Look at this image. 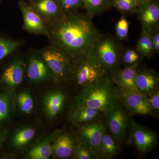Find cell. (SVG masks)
<instances>
[{
	"label": "cell",
	"mask_w": 159,
	"mask_h": 159,
	"mask_svg": "<svg viewBox=\"0 0 159 159\" xmlns=\"http://www.w3.org/2000/svg\"><path fill=\"white\" fill-rule=\"evenodd\" d=\"M80 125L79 133L82 142L93 152L98 159H102L101 139L102 134L106 129L104 123L96 119L89 123Z\"/></svg>",
	"instance_id": "9"
},
{
	"label": "cell",
	"mask_w": 159,
	"mask_h": 159,
	"mask_svg": "<svg viewBox=\"0 0 159 159\" xmlns=\"http://www.w3.org/2000/svg\"><path fill=\"white\" fill-rule=\"evenodd\" d=\"M35 131L33 128H26L20 131L13 137V144L20 146L27 144L35 135Z\"/></svg>",
	"instance_id": "28"
},
{
	"label": "cell",
	"mask_w": 159,
	"mask_h": 159,
	"mask_svg": "<svg viewBox=\"0 0 159 159\" xmlns=\"http://www.w3.org/2000/svg\"><path fill=\"white\" fill-rule=\"evenodd\" d=\"M113 7L122 14H132L136 13L138 5L135 0H111Z\"/></svg>",
	"instance_id": "26"
},
{
	"label": "cell",
	"mask_w": 159,
	"mask_h": 159,
	"mask_svg": "<svg viewBox=\"0 0 159 159\" xmlns=\"http://www.w3.org/2000/svg\"><path fill=\"white\" fill-rule=\"evenodd\" d=\"M25 41L9 37L0 32V61L19 51Z\"/></svg>",
	"instance_id": "19"
},
{
	"label": "cell",
	"mask_w": 159,
	"mask_h": 159,
	"mask_svg": "<svg viewBox=\"0 0 159 159\" xmlns=\"http://www.w3.org/2000/svg\"><path fill=\"white\" fill-rule=\"evenodd\" d=\"M75 152L76 159H98L93 152L82 141L77 145Z\"/></svg>",
	"instance_id": "31"
},
{
	"label": "cell",
	"mask_w": 159,
	"mask_h": 159,
	"mask_svg": "<svg viewBox=\"0 0 159 159\" xmlns=\"http://www.w3.org/2000/svg\"><path fill=\"white\" fill-rule=\"evenodd\" d=\"M102 114L98 110L87 107H78L74 108L71 118L77 124L83 125L97 119Z\"/></svg>",
	"instance_id": "20"
},
{
	"label": "cell",
	"mask_w": 159,
	"mask_h": 159,
	"mask_svg": "<svg viewBox=\"0 0 159 159\" xmlns=\"http://www.w3.org/2000/svg\"><path fill=\"white\" fill-rule=\"evenodd\" d=\"M116 99L129 113L135 116H153L147 97L139 91L131 90L114 84Z\"/></svg>",
	"instance_id": "7"
},
{
	"label": "cell",
	"mask_w": 159,
	"mask_h": 159,
	"mask_svg": "<svg viewBox=\"0 0 159 159\" xmlns=\"http://www.w3.org/2000/svg\"><path fill=\"white\" fill-rule=\"evenodd\" d=\"M39 51L54 80L62 82L69 80L73 61L67 54L50 44Z\"/></svg>",
	"instance_id": "4"
},
{
	"label": "cell",
	"mask_w": 159,
	"mask_h": 159,
	"mask_svg": "<svg viewBox=\"0 0 159 159\" xmlns=\"http://www.w3.org/2000/svg\"><path fill=\"white\" fill-rule=\"evenodd\" d=\"M123 49L116 37L110 34H102L94 44L89 57L111 76L120 68Z\"/></svg>",
	"instance_id": "2"
},
{
	"label": "cell",
	"mask_w": 159,
	"mask_h": 159,
	"mask_svg": "<svg viewBox=\"0 0 159 159\" xmlns=\"http://www.w3.org/2000/svg\"><path fill=\"white\" fill-rule=\"evenodd\" d=\"M27 58V61L25 60V74L30 81L39 83L53 79L39 50H30L28 52Z\"/></svg>",
	"instance_id": "8"
},
{
	"label": "cell",
	"mask_w": 159,
	"mask_h": 159,
	"mask_svg": "<svg viewBox=\"0 0 159 159\" xmlns=\"http://www.w3.org/2000/svg\"><path fill=\"white\" fill-rule=\"evenodd\" d=\"M137 68L136 67L119 68L111 76L114 84L127 89L138 91L135 80Z\"/></svg>",
	"instance_id": "17"
},
{
	"label": "cell",
	"mask_w": 159,
	"mask_h": 159,
	"mask_svg": "<svg viewBox=\"0 0 159 159\" xmlns=\"http://www.w3.org/2000/svg\"><path fill=\"white\" fill-rule=\"evenodd\" d=\"M129 25L125 15L122 14L116 25V36L119 40H128Z\"/></svg>",
	"instance_id": "27"
},
{
	"label": "cell",
	"mask_w": 159,
	"mask_h": 159,
	"mask_svg": "<svg viewBox=\"0 0 159 159\" xmlns=\"http://www.w3.org/2000/svg\"><path fill=\"white\" fill-rule=\"evenodd\" d=\"M121 145L106 129L102 134L101 142V150L102 159H109L116 155L120 150Z\"/></svg>",
	"instance_id": "21"
},
{
	"label": "cell",
	"mask_w": 159,
	"mask_h": 159,
	"mask_svg": "<svg viewBox=\"0 0 159 159\" xmlns=\"http://www.w3.org/2000/svg\"><path fill=\"white\" fill-rule=\"evenodd\" d=\"M25 60L21 54H17L2 70L0 83L7 89H12L22 82L25 75Z\"/></svg>",
	"instance_id": "11"
},
{
	"label": "cell",
	"mask_w": 159,
	"mask_h": 159,
	"mask_svg": "<svg viewBox=\"0 0 159 159\" xmlns=\"http://www.w3.org/2000/svg\"><path fill=\"white\" fill-rule=\"evenodd\" d=\"M151 39L154 54L159 53V28L153 30L150 33Z\"/></svg>",
	"instance_id": "34"
},
{
	"label": "cell",
	"mask_w": 159,
	"mask_h": 159,
	"mask_svg": "<svg viewBox=\"0 0 159 159\" xmlns=\"http://www.w3.org/2000/svg\"><path fill=\"white\" fill-rule=\"evenodd\" d=\"M52 153V148L48 142L41 143L32 148L29 152L32 159H48Z\"/></svg>",
	"instance_id": "25"
},
{
	"label": "cell",
	"mask_w": 159,
	"mask_h": 159,
	"mask_svg": "<svg viewBox=\"0 0 159 159\" xmlns=\"http://www.w3.org/2000/svg\"><path fill=\"white\" fill-rule=\"evenodd\" d=\"M0 1H1V0H0Z\"/></svg>",
	"instance_id": "39"
},
{
	"label": "cell",
	"mask_w": 159,
	"mask_h": 159,
	"mask_svg": "<svg viewBox=\"0 0 159 159\" xmlns=\"http://www.w3.org/2000/svg\"><path fill=\"white\" fill-rule=\"evenodd\" d=\"M157 0H146L139 5L136 13L142 30L151 33L159 28V4Z\"/></svg>",
	"instance_id": "13"
},
{
	"label": "cell",
	"mask_w": 159,
	"mask_h": 159,
	"mask_svg": "<svg viewBox=\"0 0 159 159\" xmlns=\"http://www.w3.org/2000/svg\"><path fill=\"white\" fill-rule=\"evenodd\" d=\"M76 146L74 138L66 133L61 134L55 139L52 152L57 157L69 158L75 153Z\"/></svg>",
	"instance_id": "16"
},
{
	"label": "cell",
	"mask_w": 159,
	"mask_h": 159,
	"mask_svg": "<svg viewBox=\"0 0 159 159\" xmlns=\"http://www.w3.org/2000/svg\"><path fill=\"white\" fill-rule=\"evenodd\" d=\"M82 4L86 14L92 18L113 8L111 0H82Z\"/></svg>",
	"instance_id": "22"
},
{
	"label": "cell",
	"mask_w": 159,
	"mask_h": 159,
	"mask_svg": "<svg viewBox=\"0 0 159 159\" xmlns=\"http://www.w3.org/2000/svg\"><path fill=\"white\" fill-rule=\"evenodd\" d=\"M28 3L47 25L58 20L65 14L57 0H29Z\"/></svg>",
	"instance_id": "14"
},
{
	"label": "cell",
	"mask_w": 159,
	"mask_h": 159,
	"mask_svg": "<svg viewBox=\"0 0 159 159\" xmlns=\"http://www.w3.org/2000/svg\"><path fill=\"white\" fill-rule=\"evenodd\" d=\"M135 48L144 58L150 59L153 57L154 52L151 39L150 33L142 30Z\"/></svg>",
	"instance_id": "24"
},
{
	"label": "cell",
	"mask_w": 159,
	"mask_h": 159,
	"mask_svg": "<svg viewBox=\"0 0 159 159\" xmlns=\"http://www.w3.org/2000/svg\"><path fill=\"white\" fill-rule=\"evenodd\" d=\"M65 100V96L61 91H54L48 94L44 101L48 116L54 118L59 114L63 106Z\"/></svg>",
	"instance_id": "18"
},
{
	"label": "cell",
	"mask_w": 159,
	"mask_h": 159,
	"mask_svg": "<svg viewBox=\"0 0 159 159\" xmlns=\"http://www.w3.org/2000/svg\"><path fill=\"white\" fill-rule=\"evenodd\" d=\"M111 76L82 89L75 100V107H87L103 113L116 99Z\"/></svg>",
	"instance_id": "3"
},
{
	"label": "cell",
	"mask_w": 159,
	"mask_h": 159,
	"mask_svg": "<svg viewBox=\"0 0 159 159\" xmlns=\"http://www.w3.org/2000/svg\"><path fill=\"white\" fill-rule=\"evenodd\" d=\"M109 75L90 57L73 61L69 80L82 89L101 81Z\"/></svg>",
	"instance_id": "5"
},
{
	"label": "cell",
	"mask_w": 159,
	"mask_h": 159,
	"mask_svg": "<svg viewBox=\"0 0 159 159\" xmlns=\"http://www.w3.org/2000/svg\"><path fill=\"white\" fill-rule=\"evenodd\" d=\"M48 26L50 44L64 52L73 61L89 57L102 34L93 18L77 11L66 13Z\"/></svg>",
	"instance_id": "1"
},
{
	"label": "cell",
	"mask_w": 159,
	"mask_h": 159,
	"mask_svg": "<svg viewBox=\"0 0 159 159\" xmlns=\"http://www.w3.org/2000/svg\"><path fill=\"white\" fill-rule=\"evenodd\" d=\"M148 99V103L151 109L153 116H159V90L155 91L148 96H145Z\"/></svg>",
	"instance_id": "33"
},
{
	"label": "cell",
	"mask_w": 159,
	"mask_h": 159,
	"mask_svg": "<svg viewBox=\"0 0 159 159\" xmlns=\"http://www.w3.org/2000/svg\"><path fill=\"white\" fill-rule=\"evenodd\" d=\"M65 13L77 11L83 7L82 0H57Z\"/></svg>",
	"instance_id": "32"
},
{
	"label": "cell",
	"mask_w": 159,
	"mask_h": 159,
	"mask_svg": "<svg viewBox=\"0 0 159 159\" xmlns=\"http://www.w3.org/2000/svg\"><path fill=\"white\" fill-rule=\"evenodd\" d=\"M144 57L137 51L135 47H128L122 50L120 65L124 67H136L140 66Z\"/></svg>",
	"instance_id": "23"
},
{
	"label": "cell",
	"mask_w": 159,
	"mask_h": 159,
	"mask_svg": "<svg viewBox=\"0 0 159 159\" xmlns=\"http://www.w3.org/2000/svg\"><path fill=\"white\" fill-rule=\"evenodd\" d=\"M18 6L22 14L23 30L30 34L43 35L48 38V25L29 3L24 0H20Z\"/></svg>",
	"instance_id": "10"
},
{
	"label": "cell",
	"mask_w": 159,
	"mask_h": 159,
	"mask_svg": "<svg viewBox=\"0 0 159 159\" xmlns=\"http://www.w3.org/2000/svg\"><path fill=\"white\" fill-rule=\"evenodd\" d=\"M135 1L136 2L138 6L139 5H140V4H141V3L143 2H145V1H146V0H135Z\"/></svg>",
	"instance_id": "35"
},
{
	"label": "cell",
	"mask_w": 159,
	"mask_h": 159,
	"mask_svg": "<svg viewBox=\"0 0 159 159\" xmlns=\"http://www.w3.org/2000/svg\"><path fill=\"white\" fill-rule=\"evenodd\" d=\"M20 108L23 112L30 114L34 107V102L31 95L27 92H22L17 97Z\"/></svg>",
	"instance_id": "29"
},
{
	"label": "cell",
	"mask_w": 159,
	"mask_h": 159,
	"mask_svg": "<svg viewBox=\"0 0 159 159\" xmlns=\"http://www.w3.org/2000/svg\"><path fill=\"white\" fill-rule=\"evenodd\" d=\"M157 1H159V0H157Z\"/></svg>",
	"instance_id": "37"
},
{
	"label": "cell",
	"mask_w": 159,
	"mask_h": 159,
	"mask_svg": "<svg viewBox=\"0 0 159 159\" xmlns=\"http://www.w3.org/2000/svg\"><path fill=\"white\" fill-rule=\"evenodd\" d=\"M136 85L141 94L148 96L159 89V76L156 71L146 66L137 68Z\"/></svg>",
	"instance_id": "15"
},
{
	"label": "cell",
	"mask_w": 159,
	"mask_h": 159,
	"mask_svg": "<svg viewBox=\"0 0 159 159\" xmlns=\"http://www.w3.org/2000/svg\"><path fill=\"white\" fill-rule=\"evenodd\" d=\"M102 114L104 116L106 129L122 145L126 139L130 124V119L123 106L116 99Z\"/></svg>",
	"instance_id": "6"
},
{
	"label": "cell",
	"mask_w": 159,
	"mask_h": 159,
	"mask_svg": "<svg viewBox=\"0 0 159 159\" xmlns=\"http://www.w3.org/2000/svg\"><path fill=\"white\" fill-rule=\"evenodd\" d=\"M28 1H29V0H28Z\"/></svg>",
	"instance_id": "38"
},
{
	"label": "cell",
	"mask_w": 159,
	"mask_h": 159,
	"mask_svg": "<svg viewBox=\"0 0 159 159\" xmlns=\"http://www.w3.org/2000/svg\"><path fill=\"white\" fill-rule=\"evenodd\" d=\"M2 139V134L1 133V131H0V143H1V140Z\"/></svg>",
	"instance_id": "36"
},
{
	"label": "cell",
	"mask_w": 159,
	"mask_h": 159,
	"mask_svg": "<svg viewBox=\"0 0 159 159\" xmlns=\"http://www.w3.org/2000/svg\"><path fill=\"white\" fill-rule=\"evenodd\" d=\"M10 113V100L6 92L0 93V123L6 121Z\"/></svg>",
	"instance_id": "30"
},
{
	"label": "cell",
	"mask_w": 159,
	"mask_h": 159,
	"mask_svg": "<svg viewBox=\"0 0 159 159\" xmlns=\"http://www.w3.org/2000/svg\"><path fill=\"white\" fill-rule=\"evenodd\" d=\"M130 140L139 152H150L156 144L157 136L151 129L139 125L130 119Z\"/></svg>",
	"instance_id": "12"
}]
</instances>
